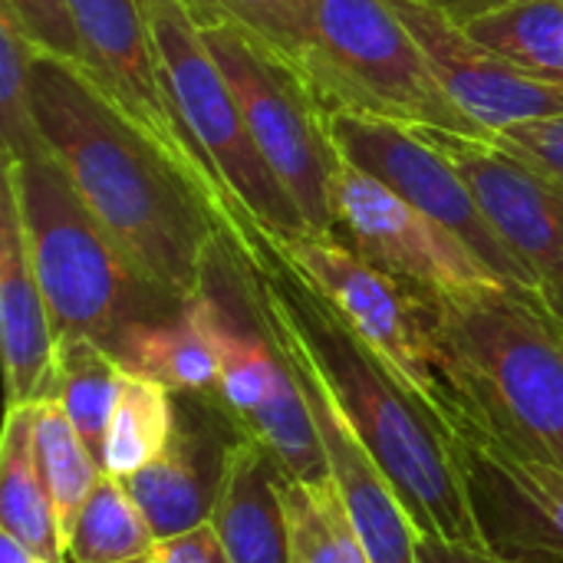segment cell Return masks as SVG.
<instances>
[{"instance_id": "obj_10", "label": "cell", "mask_w": 563, "mask_h": 563, "mask_svg": "<svg viewBox=\"0 0 563 563\" xmlns=\"http://www.w3.org/2000/svg\"><path fill=\"white\" fill-rule=\"evenodd\" d=\"M327 129L336 152L350 165L369 172L396 195H402L409 205L455 231L508 290L534 297L528 271L495 234L472 185L455 168V162L422 135V129L350 109H330Z\"/></svg>"}, {"instance_id": "obj_2", "label": "cell", "mask_w": 563, "mask_h": 563, "mask_svg": "<svg viewBox=\"0 0 563 563\" xmlns=\"http://www.w3.org/2000/svg\"><path fill=\"white\" fill-rule=\"evenodd\" d=\"M30 86L43 135L96 221L158 287L191 300L228 224L208 185L86 69L33 49Z\"/></svg>"}, {"instance_id": "obj_34", "label": "cell", "mask_w": 563, "mask_h": 563, "mask_svg": "<svg viewBox=\"0 0 563 563\" xmlns=\"http://www.w3.org/2000/svg\"><path fill=\"white\" fill-rule=\"evenodd\" d=\"M419 3L439 10L442 16L455 20L459 26H465V23H472L475 16H482V13H488V10H495V7H501V3H508V0H419Z\"/></svg>"}, {"instance_id": "obj_19", "label": "cell", "mask_w": 563, "mask_h": 563, "mask_svg": "<svg viewBox=\"0 0 563 563\" xmlns=\"http://www.w3.org/2000/svg\"><path fill=\"white\" fill-rule=\"evenodd\" d=\"M280 472L277 459L254 439L234 435L228 442L208 521L231 563H287Z\"/></svg>"}, {"instance_id": "obj_4", "label": "cell", "mask_w": 563, "mask_h": 563, "mask_svg": "<svg viewBox=\"0 0 563 563\" xmlns=\"http://www.w3.org/2000/svg\"><path fill=\"white\" fill-rule=\"evenodd\" d=\"M33 274L56 336H86L109 353L139 323L172 320L188 300L158 287L96 221L59 158L3 162Z\"/></svg>"}, {"instance_id": "obj_23", "label": "cell", "mask_w": 563, "mask_h": 563, "mask_svg": "<svg viewBox=\"0 0 563 563\" xmlns=\"http://www.w3.org/2000/svg\"><path fill=\"white\" fill-rule=\"evenodd\" d=\"M465 30L511 66L563 86V0H508Z\"/></svg>"}, {"instance_id": "obj_25", "label": "cell", "mask_w": 563, "mask_h": 563, "mask_svg": "<svg viewBox=\"0 0 563 563\" xmlns=\"http://www.w3.org/2000/svg\"><path fill=\"white\" fill-rule=\"evenodd\" d=\"M175 422H178L175 393L125 369L106 429L102 472L112 478H129L145 465H152L172 442Z\"/></svg>"}, {"instance_id": "obj_18", "label": "cell", "mask_w": 563, "mask_h": 563, "mask_svg": "<svg viewBox=\"0 0 563 563\" xmlns=\"http://www.w3.org/2000/svg\"><path fill=\"white\" fill-rule=\"evenodd\" d=\"M175 402L178 422L165 452L142 472L122 478L125 492L135 498L158 541L208 525L224 449L234 439L231 435L214 445L208 426H201L208 416L205 396H175Z\"/></svg>"}, {"instance_id": "obj_30", "label": "cell", "mask_w": 563, "mask_h": 563, "mask_svg": "<svg viewBox=\"0 0 563 563\" xmlns=\"http://www.w3.org/2000/svg\"><path fill=\"white\" fill-rule=\"evenodd\" d=\"M492 145L505 148L508 155L521 158L534 172L563 185V115L511 125V129L498 132Z\"/></svg>"}, {"instance_id": "obj_1", "label": "cell", "mask_w": 563, "mask_h": 563, "mask_svg": "<svg viewBox=\"0 0 563 563\" xmlns=\"http://www.w3.org/2000/svg\"><path fill=\"white\" fill-rule=\"evenodd\" d=\"M254 297L297 336L336 406L386 472L419 538L495 551L472 501L459 435L449 416L419 399L346 320L277 254L244 211L224 224Z\"/></svg>"}, {"instance_id": "obj_31", "label": "cell", "mask_w": 563, "mask_h": 563, "mask_svg": "<svg viewBox=\"0 0 563 563\" xmlns=\"http://www.w3.org/2000/svg\"><path fill=\"white\" fill-rule=\"evenodd\" d=\"M198 7H211L238 23H244L247 30H254L257 36H264L267 43H274L277 49H284L290 56L294 49V36H297V20L307 0H191Z\"/></svg>"}, {"instance_id": "obj_7", "label": "cell", "mask_w": 563, "mask_h": 563, "mask_svg": "<svg viewBox=\"0 0 563 563\" xmlns=\"http://www.w3.org/2000/svg\"><path fill=\"white\" fill-rule=\"evenodd\" d=\"M188 7L238 96L261 155L300 208L310 234L333 238V181L343 155L327 129L330 109L284 49L211 7L191 0Z\"/></svg>"}, {"instance_id": "obj_24", "label": "cell", "mask_w": 563, "mask_h": 563, "mask_svg": "<svg viewBox=\"0 0 563 563\" xmlns=\"http://www.w3.org/2000/svg\"><path fill=\"white\" fill-rule=\"evenodd\" d=\"M122 373L125 369L106 346L86 336H59L53 399L63 406L73 429L79 432V439L86 442V449L96 455L99 465H102L106 429L119 399Z\"/></svg>"}, {"instance_id": "obj_9", "label": "cell", "mask_w": 563, "mask_h": 563, "mask_svg": "<svg viewBox=\"0 0 563 563\" xmlns=\"http://www.w3.org/2000/svg\"><path fill=\"white\" fill-rule=\"evenodd\" d=\"M277 254L346 320V327L435 412L449 416L452 389L439 373L422 294L327 234H271Z\"/></svg>"}, {"instance_id": "obj_8", "label": "cell", "mask_w": 563, "mask_h": 563, "mask_svg": "<svg viewBox=\"0 0 563 563\" xmlns=\"http://www.w3.org/2000/svg\"><path fill=\"white\" fill-rule=\"evenodd\" d=\"M168 102L234 211L271 234H310L300 208L261 155L238 96L211 56L188 0H139Z\"/></svg>"}, {"instance_id": "obj_14", "label": "cell", "mask_w": 563, "mask_h": 563, "mask_svg": "<svg viewBox=\"0 0 563 563\" xmlns=\"http://www.w3.org/2000/svg\"><path fill=\"white\" fill-rule=\"evenodd\" d=\"M449 422L492 548L525 561H563V468L515 452L455 399Z\"/></svg>"}, {"instance_id": "obj_29", "label": "cell", "mask_w": 563, "mask_h": 563, "mask_svg": "<svg viewBox=\"0 0 563 563\" xmlns=\"http://www.w3.org/2000/svg\"><path fill=\"white\" fill-rule=\"evenodd\" d=\"M0 3L13 13L20 33L30 40L36 53H46L79 69L86 66L69 0H0Z\"/></svg>"}, {"instance_id": "obj_16", "label": "cell", "mask_w": 563, "mask_h": 563, "mask_svg": "<svg viewBox=\"0 0 563 563\" xmlns=\"http://www.w3.org/2000/svg\"><path fill=\"white\" fill-rule=\"evenodd\" d=\"M393 7L419 40L442 89L492 135V142L511 125L563 115L561 82H548L511 66L488 46L475 43L465 26L419 0H393Z\"/></svg>"}, {"instance_id": "obj_3", "label": "cell", "mask_w": 563, "mask_h": 563, "mask_svg": "<svg viewBox=\"0 0 563 563\" xmlns=\"http://www.w3.org/2000/svg\"><path fill=\"white\" fill-rule=\"evenodd\" d=\"M422 303L452 399L515 452L563 468V323L501 284Z\"/></svg>"}, {"instance_id": "obj_15", "label": "cell", "mask_w": 563, "mask_h": 563, "mask_svg": "<svg viewBox=\"0 0 563 563\" xmlns=\"http://www.w3.org/2000/svg\"><path fill=\"white\" fill-rule=\"evenodd\" d=\"M76 33L86 56V73L148 132L155 135L188 172H195L208 191L218 198L224 214L231 218L234 208L221 191L218 178L205 165L201 152L195 148L191 135L178 122L162 73L155 43L142 13L139 0H69Z\"/></svg>"}, {"instance_id": "obj_32", "label": "cell", "mask_w": 563, "mask_h": 563, "mask_svg": "<svg viewBox=\"0 0 563 563\" xmlns=\"http://www.w3.org/2000/svg\"><path fill=\"white\" fill-rule=\"evenodd\" d=\"M129 563H231L211 521L208 525H198L191 531H181V534H172V538H162L155 541L142 558Z\"/></svg>"}, {"instance_id": "obj_26", "label": "cell", "mask_w": 563, "mask_h": 563, "mask_svg": "<svg viewBox=\"0 0 563 563\" xmlns=\"http://www.w3.org/2000/svg\"><path fill=\"white\" fill-rule=\"evenodd\" d=\"M33 435H36L40 472H43V482L56 511L63 548H66L89 492L102 478V465L86 449V442L79 439V432L73 429L69 416L63 412L56 399L33 406Z\"/></svg>"}, {"instance_id": "obj_21", "label": "cell", "mask_w": 563, "mask_h": 563, "mask_svg": "<svg viewBox=\"0 0 563 563\" xmlns=\"http://www.w3.org/2000/svg\"><path fill=\"white\" fill-rule=\"evenodd\" d=\"M112 356L122 369L145 376L175 396H211L221 376L218 353L188 313V303L172 320L129 330Z\"/></svg>"}, {"instance_id": "obj_35", "label": "cell", "mask_w": 563, "mask_h": 563, "mask_svg": "<svg viewBox=\"0 0 563 563\" xmlns=\"http://www.w3.org/2000/svg\"><path fill=\"white\" fill-rule=\"evenodd\" d=\"M30 563H46V561H40V558H33V561H30Z\"/></svg>"}, {"instance_id": "obj_12", "label": "cell", "mask_w": 563, "mask_h": 563, "mask_svg": "<svg viewBox=\"0 0 563 563\" xmlns=\"http://www.w3.org/2000/svg\"><path fill=\"white\" fill-rule=\"evenodd\" d=\"M228 244H231V238H228ZM231 254H234V244H231ZM234 264H238V277H241V287H244V297H247L254 317L271 333V340L277 343V350L284 353V360L290 363V369L303 389L310 422H313V432L323 449L327 475L336 485L373 563H416L419 531H416L406 505L399 501L396 488L389 485L386 472L376 465V459L369 455L363 439L353 432V426L343 416V409L336 406L327 379L320 376V369L307 356V350L297 343V336L254 297L238 254H234Z\"/></svg>"}, {"instance_id": "obj_6", "label": "cell", "mask_w": 563, "mask_h": 563, "mask_svg": "<svg viewBox=\"0 0 563 563\" xmlns=\"http://www.w3.org/2000/svg\"><path fill=\"white\" fill-rule=\"evenodd\" d=\"M188 313L218 353L221 376L211 402L234 432L264 445L284 472L303 482L323 478L327 462L303 389L271 333L254 317L224 231L208 254L201 290L188 300Z\"/></svg>"}, {"instance_id": "obj_5", "label": "cell", "mask_w": 563, "mask_h": 563, "mask_svg": "<svg viewBox=\"0 0 563 563\" xmlns=\"http://www.w3.org/2000/svg\"><path fill=\"white\" fill-rule=\"evenodd\" d=\"M290 59L327 109L492 142L442 89L393 0H307Z\"/></svg>"}, {"instance_id": "obj_17", "label": "cell", "mask_w": 563, "mask_h": 563, "mask_svg": "<svg viewBox=\"0 0 563 563\" xmlns=\"http://www.w3.org/2000/svg\"><path fill=\"white\" fill-rule=\"evenodd\" d=\"M0 346L7 409L53 399L59 336L33 274L16 195L7 178L0 185Z\"/></svg>"}, {"instance_id": "obj_11", "label": "cell", "mask_w": 563, "mask_h": 563, "mask_svg": "<svg viewBox=\"0 0 563 563\" xmlns=\"http://www.w3.org/2000/svg\"><path fill=\"white\" fill-rule=\"evenodd\" d=\"M333 238L422 294L501 284L455 231L346 158L333 181Z\"/></svg>"}, {"instance_id": "obj_28", "label": "cell", "mask_w": 563, "mask_h": 563, "mask_svg": "<svg viewBox=\"0 0 563 563\" xmlns=\"http://www.w3.org/2000/svg\"><path fill=\"white\" fill-rule=\"evenodd\" d=\"M33 46L20 33L13 13L0 3V142L3 162H40L56 158L33 106L30 86Z\"/></svg>"}, {"instance_id": "obj_22", "label": "cell", "mask_w": 563, "mask_h": 563, "mask_svg": "<svg viewBox=\"0 0 563 563\" xmlns=\"http://www.w3.org/2000/svg\"><path fill=\"white\" fill-rule=\"evenodd\" d=\"M287 563H373L330 475L303 482L280 472Z\"/></svg>"}, {"instance_id": "obj_13", "label": "cell", "mask_w": 563, "mask_h": 563, "mask_svg": "<svg viewBox=\"0 0 563 563\" xmlns=\"http://www.w3.org/2000/svg\"><path fill=\"white\" fill-rule=\"evenodd\" d=\"M422 135L465 175L495 234L528 271L538 303L563 323V185L492 142L442 129Z\"/></svg>"}, {"instance_id": "obj_20", "label": "cell", "mask_w": 563, "mask_h": 563, "mask_svg": "<svg viewBox=\"0 0 563 563\" xmlns=\"http://www.w3.org/2000/svg\"><path fill=\"white\" fill-rule=\"evenodd\" d=\"M0 531L40 561L66 563L56 511L40 472L33 406H10L0 435Z\"/></svg>"}, {"instance_id": "obj_33", "label": "cell", "mask_w": 563, "mask_h": 563, "mask_svg": "<svg viewBox=\"0 0 563 563\" xmlns=\"http://www.w3.org/2000/svg\"><path fill=\"white\" fill-rule=\"evenodd\" d=\"M416 563H534L525 558H508L501 551H482L468 544H452L442 538H419Z\"/></svg>"}, {"instance_id": "obj_27", "label": "cell", "mask_w": 563, "mask_h": 563, "mask_svg": "<svg viewBox=\"0 0 563 563\" xmlns=\"http://www.w3.org/2000/svg\"><path fill=\"white\" fill-rule=\"evenodd\" d=\"M155 541L148 518L125 492L122 478L102 472L66 541V563H129Z\"/></svg>"}]
</instances>
